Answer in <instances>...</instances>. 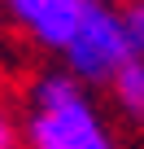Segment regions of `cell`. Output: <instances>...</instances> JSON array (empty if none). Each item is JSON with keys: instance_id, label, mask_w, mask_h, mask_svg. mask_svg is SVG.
<instances>
[{"instance_id": "obj_3", "label": "cell", "mask_w": 144, "mask_h": 149, "mask_svg": "<svg viewBox=\"0 0 144 149\" xmlns=\"http://www.w3.org/2000/svg\"><path fill=\"white\" fill-rule=\"evenodd\" d=\"M9 9H13V18L31 31L35 44L65 53V44L74 40V31H79V22H83L88 0H13Z\"/></svg>"}, {"instance_id": "obj_8", "label": "cell", "mask_w": 144, "mask_h": 149, "mask_svg": "<svg viewBox=\"0 0 144 149\" xmlns=\"http://www.w3.org/2000/svg\"><path fill=\"white\" fill-rule=\"evenodd\" d=\"M9 5H13V0H9Z\"/></svg>"}, {"instance_id": "obj_6", "label": "cell", "mask_w": 144, "mask_h": 149, "mask_svg": "<svg viewBox=\"0 0 144 149\" xmlns=\"http://www.w3.org/2000/svg\"><path fill=\"white\" fill-rule=\"evenodd\" d=\"M122 26H127V40L135 48V57L144 53V0H131L127 13H122Z\"/></svg>"}, {"instance_id": "obj_7", "label": "cell", "mask_w": 144, "mask_h": 149, "mask_svg": "<svg viewBox=\"0 0 144 149\" xmlns=\"http://www.w3.org/2000/svg\"><path fill=\"white\" fill-rule=\"evenodd\" d=\"M0 149H13V123L0 114Z\"/></svg>"}, {"instance_id": "obj_1", "label": "cell", "mask_w": 144, "mask_h": 149, "mask_svg": "<svg viewBox=\"0 0 144 149\" xmlns=\"http://www.w3.org/2000/svg\"><path fill=\"white\" fill-rule=\"evenodd\" d=\"M131 57H135V48L127 40L122 13H114L109 5H101V0H88L74 40L65 44L70 74H74V79H88V84H109Z\"/></svg>"}, {"instance_id": "obj_5", "label": "cell", "mask_w": 144, "mask_h": 149, "mask_svg": "<svg viewBox=\"0 0 144 149\" xmlns=\"http://www.w3.org/2000/svg\"><path fill=\"white\" fill-rule=\"evenodd\" d=\"M79 97H83V88L74 74H44L35 84V110H57V105L79 101Z\"/></svg>"}, {"instance_id": "obj_4", "label": "cell", "mask_w": 144, "mask_h": 149, "mask_svg": "<svg viewBox=\"0 0 144 149\" xmlns=\"http://www.w3.org/2000/svg\"><path fill=\"white\" fill-rule=\"evenodd\" d=\"M114 97L131 118H144V57H131L118 74H114Z\"/></svg>"}, {"instance_id": "obj_2", "label": "cell", "mask_w": 144, "mask_h": 149, "mask_svg": "<svg viewBox=\"0 0 144 149\" xmlns=\"http://www.w3.org/2000/svg\"><path fill=\"white\" fill-rule=\"evenodd\" d=\"M26 136H31V149H114L105 123L83 97L57 110H35Z\"/></svg>"}]
</instances>
